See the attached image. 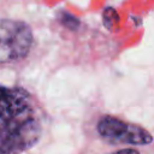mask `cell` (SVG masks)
<instances>
[{"instance_id":"cell-1","label":"cell","mask_w":154,"mask_h":154,"mask_svg":"<svg viewBox=\"0 0 154 154\" xmlns=\"http://www.w3.org/2000/svg\"><path fill=\"white\" fill-rule=\"evenodd\" d=\"M32 34L22 20L0 19V64L23 59L30 51Z\"/></svg>"},{"instance_id":"cell-2","label":"cell","mask_w":154,"mask_h":154,"mask_svg":"<svg viewBox=\"0 0 154 154\" xmlns=\"http://www.w3.org/2000/svg\"><path fill=\"white\" fill-rule=\"evenodd\" d=\"M97 131L109 143L148 144L152 135L143 128L125 123L112 116H103L97 123Z\"/></svg>"},{"instance_id":"cell-3","label":"cell","mask_w":154,"mask_h":154,"mask_svg":"<svg viewBox=\"0 0 154 154\" xmlns=\"http://www.w3.org/2000/svg\"><path fill=\"white\" fill-rule=\"evenodd\" d=\"M28 99L20 90L0 87V131L29 117Z\"/></svg>"},{"instance_id":"cell-4","label":"cell","mask_w":154,"mask_h":154,"mask_svg":"<svg viewBox=\"0 0 154 154\" xmlns=\"http://www.w3.org/2000/svg\"><path fill=\"white\" fill-rule=\"evenodd\" d=\"M102 17H103V24L109 29L112 30L119 22V17L116 12V10H113L112 7H107L105 8L103 13H102Z\"/></svg>"},{"instance_id":"cell-5","label":"cell","mask_w":154,"mask_h":154,"mask_svg":"<svg viewBox=\"0 0 154 154\" xmlns=\"http://www.w3.org/2000/svg\"><path fill=\"white\" fill-rule=\"evenodd\" d=\"M0 154H16L12 142L4 130L0 131Z\"/></svg>"},{"instance_id":"cell-6","label":"cell","mask_w":154,"mask_h":154,"mask_svg":"<svg viewBox=\"0 0 154 154\" xmlns=\"http://www.w3.org/2000/svg\"><path fill=\"white\" fill-rule=\"evenodd\" d=\"M60 20H61L66 26H69V28H71V29H76V28L78 26V19H77L76 17H73V16L66 13V12H63V17L60 18Z\"/></svg>"},{"instance_id":"cell-7","label":"cell","mask_w":154,"mask_h":154,"mask_svg":"<svg viewBox=\"0 0 154 154\" xmlns=\"http://www.w3.org/2000/svg\"><path fill=\"white\" fill-rule=\"evenodd\" d=\"M113 154H140L136 149H132V148H125V149H120Z\"/></svg>"}]
</instances>
